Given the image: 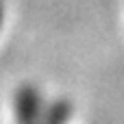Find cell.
Wrapping results in <instances>:
<instances>
[{"label": "cell", "mask_w": 124, "mask_h": 124, "mask_svg": "<svg viewBox=\"0 0 124 124\" xmlns=\"http://www.w3.org/2000/svg\"><path fill=\"white\" fill-rule=\"evenodd\" d=\"M68 113H70L68 105H65V102H59V105H54V107L50 109L46 124H63V122H65V118H68Z\"/></svg>", "instance_id": "7a4b0ae2"}, {"label": "cell", "mask_w": 124, "mask_h": 124, "mask_svg": "<svg viewBox=\"0 0 124 124\" xmlns=\"http://www.w3.org/2000/svg\"><path fill=\"white\" fill-rule=\"evenodd\" d=\"M39 113V96L31 87H24L17 94V120L20 124H35Z\"/></svg>", "instance_id": "6da1fadb"}]
</instances>
